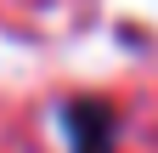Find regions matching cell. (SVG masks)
I'll return each mask as SVG.
<instances>
[{
  "label": "cell",
  "instance_id": "cell-1",
  "mask_svg": "<svg viewBox=\"0 0 158 153\" xmlns=\"http://www.w3.org/2000/svg\"><path fill=\"white\" fill-rule=\"evenodd\" d=\"M62 136H68V153H113L118 113L96 97H79V102L62 108Z\"/></svg>",
  "mask_w": 158,
  "mask_h": 153
}]
</instances>
